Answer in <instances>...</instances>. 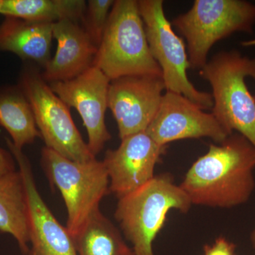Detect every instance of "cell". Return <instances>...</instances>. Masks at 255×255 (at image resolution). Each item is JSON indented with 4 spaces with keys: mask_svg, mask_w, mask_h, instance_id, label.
Segmentation results:
<instances>
[{
    "mask_svg": "<svg viewBox=\"0 0 255 255\" xmlns=\"http://www.w3.org/2000/svg\"><path fill=\"white\" fill-rule=\"evenodd\" d=\"M217 144H211L192 164L179 187L194 205L223 209L242 205L255 188V147L238 132Z\"/></svg>",
    "mask_w": 255,
    "mask_h": 255,
    "instance_id": "cell-1",
    "label": "cell"
},
{
    "mask_svg": "<svg viewBox=\"0 0 255 255\" xmlns=\"http://www.w3.org/2000/svg\"><path fill=\"white\" fill-rule=\"evenodd\" d=\"M93 66L111 81L133 75L162 77L151 54L138 1H114Z\"/></svg>",
    "mask_w": 255,
    "mask_h": 255,
    "instance_id": "cell-2",
    "label": "cell"
},
{
    "mask_svg": "<svg viewBox=\"0 0 255 255\" xmlns=\"http://www.w3.org/2000/svg\"><path fill=\"white\" fill-rule=\"evenodd\" d=\"M212 88V114L228 132L246 137L255 147V98L246 79H255V57L237 50L215 55L200 70Z\"/></svg>",
    "mask_w": 255,
    "mask_h": 255,
    "instance_id": "cell-3",
    "label": "cell"
},
{
    "mask_svg": "<svg viewBox=\"0 0 255 255\" xmlns=\"http://www.w3.org/2000/svg\"><path fill=\"white\" fill-rule=\"evenodd\" d=\"M192 205L169 174L155 176L136 191L119 199L115 219L131 243L135 255H155L152 244L167 215L175 209L187 213Z\"/></svg>",
    "mask_w": 255,
    "mask_h": 255,
    "instance_id": "cell-4",
    "label": "cell"
},
{
    "mask_svg": "<svg viewBox=\"0 0 255 255\" xmlns=\"http://www.w3.org/2000/svg\"><path fill=\"white\" fill-rule=\"evenodd\" d=\"M172 25L187 40L191 68L201 70L215 43L236 32L253 33L255 4L245 0H195Z\"/></svg>",
    "mask_w": 255,
    "mask_h": 255,
    "instance_id": "cell-5",
    "label": "cell"
},
{
    "mask_svg": "<svg viewBox=\"0 0 255 255\" xmlns=\"http://www.w3.org/2000/svg\"><path fill=\"white\" fill-rule=\"evenodd\" d=\"M41 164L47 177L63 196L68 217L66 227L75 238L92 215L100 211L110 191V179L103 161L76 162L44 147Z\"/></svg>",
    "mask_w": 255,
    "mask_h": 255,
    "instance_id": "cell-6",
    "label": "cell"
},
{
    "mask_svg": "<svg viewBox=\"0 0 255 255\" xmlns=\"http://www.w3.org/2000/svg\"><path fill=\"white\" fill-rule=\"evenodd\" d=\"M163 4L162 0L138 1L149 48L162 70L166 92L183 95L203 110L212 109L211 94L198 90L188 78L191 67L185 44L166 17Z\"/></svg>",
    "mask_w": 255,
    "mask_h": 255,
    "instance_id": "cell-7",
    "label": "cell"
},
{
    "mask_svg": "<svg viewBox=\"0 0 255 255\" xmlns=\"http://www.w3.org/2000/svg\"><path fill=\"white\" fill-rule=\"evenodd\" d=\"M18 86L29 102L46 147L76 162L96 158L74 123L70 107L55 95L41 74L25 69Z\"/></svg>",
    "mask_w": 255,
    "mask_h": 255,
    "instance_id": "cell-8",
    "label": "cell"
},
{
    "mask_svg": "<svg viewBox=\"0 0 255 255\" xmlns=\"http://www.w3.org/2000/svg\"><path fill=\"white\" fill-rule=\"evenodd\" d=\"M110 82L100 69L92 66L76 78L49 84L55 95L80 114L87 129V145L95 157L111 139L105 124Z\"/></svg>",
    "mask_w": 255,
    "mask_h": 255,
    "instance_id": "cell-9",
    "label": "cell"
},
{
    "mask_svg": "<svg viewBox=\"0 0 255 255\" xmlns=\"http://www.w3.org/2000/svg\"><path fill=\"white\" fill-rule=\"evenodd\" d=\"M164 90L161 76L133 75L110 82L108 108L117 122L121 140L145 131L159 110Z\"/></svg>",
    "mask_w": 255,
    "mask_h": 255,
    "instance_id": "cell-10",
    "label": "cell"
},
{
    "mask_svg": "<svg viewBox=\"0 0 255 255\" xmlns=\"http://www.w3.org/2000/svg\"><path fill=\"white\" fill-rule=\"evenodd\" d=\"M145 132L162 146L175 140L204 137L221 143L231 135L212 114L204 112L184 96L171 92L164 94L155 118Z\"/></svg>",
    "mask_w": 255,
    "mask_h": 255,
    "instance_id": "cell-11",
    "label": "cell"
},
{
    "mask_svg": "<svg viewBox=\"0 0 255 255\" xmlns=\"http://www.w3.org/2000/svg\"><path fill=\"white\" fill-rule=\"evenodd\" d=\"M6 142L26 187L30 232L29 250L26 255H78L74 238L55 217L38 192L28 157L10 139L6 138Z\"/></svg>",
    "mask_w": 255,
    "mask_h": 255,
    "instance_id": "cell-12",
    "label": "cell"
},
{
    "mask_svg": "<svg viewBox=\"0 0 255 255\" xmlns=\"http://www.w3.org/2000/svg\"><path fill=\"white\" fill-rule=\"evenodd\" d=\"M165 148L145 131L122 139L118 148L106 152L103 160L110 192L120 199L150 182Z\"/></svg>",
    "mask_w": 255,
    "mask_h": 255,
    "instance_id": "cell-13",
    "label": "cell"
},
{
    "mask_svg": "<svg viewBox=\"0 0 255 255\" xmlns=\"http://www.w3.org/2000/svg\"><path fill=\"white\" fill-rule=\"evenodd\" d=\"M53 36L58 43L56 52L41 73L47 83L71 80L93 66L98 47L77 21L53 23Z\"/></svg>",
    "mask_w": 255,
    "mask_h": 255,
    "instance_id": "cell-14",
    "label": "cell"
},
{
    "mask_svg": "<svg viewBox=\"0 0 255 255\" xmlns=\"http://www.w3.org/2000/svg\"><path fill=\"white\" fill-rule=\"evenodd\" d=\"M53 23L31 22L5 16L0 23V51L46 66L49 61Z\"/></svg>",
    "mask_w": 255,
    "mask_h": 255,
    "instance_id": "cell-15",
    "label": "cell"
},
{
    "mask_svg": "<svg viewBox=\"0 0 255 255\" xmlns=\"http://www.w3.org/2000/svg\"><path fill=\"white\" fill-rule=\"evenodd\" d=\"M0 232L12 236L21 253L27 254L29 216L26 187L19 170L0 177Z\"/></svg>",
    "mask_w": 255,
    "mask_h": 255,
    "instance_id": "cell-16",
    "label": "cell"
},
{
    "mask_svg": "<svg viewBox=\"0 0 255 255\" xmlns=\"http://www.w3.org/2000/svg\"><path fill=\"white\" fill-rule=\"evenodd\" d=\"M0 125L21 150L41 137L29 102L18 85L0 89Z\"/></svg>",
    "mask_w": 255,
    "mask_h": 255,
    "instance_id": "cell-17",
    "label": "cell"
},
{
    "mask_svg": "<svg viewBox=\"0 0 255 255\" xmlns=\"http://www.w3.org/2000/svg\"><path fill=\"white\" fill-rule=\"evenodd\" d=\"M86 7L83 0H2L0 14L31 22L55 23L83 19Z\"/></svg>",
    "mask_w": 255,
    "mask_h": 255,
    "instance_id": "cell-18",
    "label": "cell"
},
{
    "mask_svg": "<svg viewBox=\"0 0 255 255\" xmlns=\"http://www.w3.org/2000/svg\"><path fill=\"white\" fill-rule=\"evenodd\" d=\"M74 241L78 255H135L100 210L92 215Z\"/></svg>",
    "mask_w": 255,
    "mask_h": 255,
    "instance_id": "cell-19",
    "label": "cell"
},
{
    "mask_svg": "<svg viewBox=\"0 0 255 255\" xmlns=\"http://www.w3.org/2000/svg\"><path fill=\"white\" fill-rule=\"evenodd\" d=\"M114 1L113 0H90L87 3L83 18L84 28L97 47L102 41Z\"/></svg>",
    "mask_w": 255,
    "mask_h": 255,
    "instance_id": "cell-20",
    "label": "cell"
},
{
    "mask_svg": "<svg viewBox=\"0 0 255 255\" xmlns=\"http://www.w3.org/2000/svg\"><path fill=\"white\" fill-rule=\"evenodd\" d=\"M236 246L226 238L220 237L212 246H205L204 255H235Z\"/></svg>",
    "mask_w": 255,
    "mask_h": 255,
    "instance_id": "cell-21",
    "label": "cell"
},
{
    "mask_svg": "<svg viewBox=\"0 0 255 255\" xmlns=\"http://www.w3.org/2000/svg\"><path fill=\"white\" fill-rule=\"evenodd\" d=\"M15 170L14 157L11 152L0 147V177Z\"/></svg>",
    "mask_w": 255,
    "mask_h": 255,
    "instance_id": "cell-22",
    "label": "cell"
},
{
    "mask_svg": "<svg viewBox=\"0 0 255 255\" xmlns=\"http://www.w3.org/2000/svg\"><path fill=\"white\" fill-rule=\"evenodd\" d=\"M243 46H255V39L250 40V41H243L241 43Z\"/></svg>",
    "mask_w": 255,
    "mask_h": 255,
    "instance_id": "cell-23",
    "label": "cell"
},
{
    "mask_svg": "<svg viewBox=\"0 0 255 255\" xmlns=\"http://www.w3.org/2000/svg\"><path fill=\"white\" fill-rule=\"evenodd\" d=\"M251 242L252 244H253V248H254V249L255 250V229L253 230V232H252Z\"/></svg>",
    "mask_w": 255,
    "mask_h": 255,
    "instance_id": "cell-24",
    "label": "cell"
},
{
    "mask_svg": "<svg viewBox=\"0 0 255 255\" xmlns=\"http://www.w3.org/2000/svg\"><path fill=\"white\" fill-rule=\"evenodd\" d=\"M1 4H2V0H0V10H1Z\"/></svg>",
    "mask_w": 255,
    "mask_h": 255,
    "instance_id": "cell-25",
    "label": "cell"
},
{
    "mask_svg": "<svg viewBox=\"0 0 255 255\" xmlns=\"http://www.w3.org/2000/svg\"><path fill=\"white\" fill-rule=\"evenodd\" d=\"M254 97H255V95L254 96Z\"/></svg>",
    "mask_w": 255,
    "mask_h": 255,
    "instance_id": "cell-26",
    "label": "cell"
}]
</instances>
